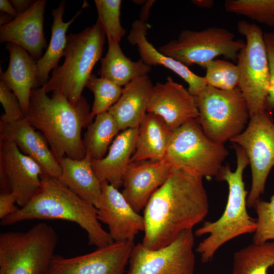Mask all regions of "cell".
<instances>
[{"label": "cell", "instance_id": "obj_1", "mask_svg": "<svg viewBox=\"0 0 274 274\" xmlns=\"http://www.w3.org/2000/svg\"><path fill=\"white\" fill-rule=\"evenodd\" d=\"M209 208L203 179L173 168L144 209L142 244L151 250L169 245L183 231L192 230L201 222Z\"/></svg>", "mask_w": 274, "mask_h": 274}, {"label": "cell", "instance_id": "obj_2", "mask_svg": "<svg viewBox=\"0 0 274 274\" xmlns=\"http://www.w3.org/2000/svg\"><path fill=\"white\" fill-rule=\"evenodd\" d=\"M52 93L49 96L43 86L33 89L24 119L43 134L58 162L64 157L83 159L82 129L93 119L89 105L83 96L73 105L62 94Z\"/></svg>", "mask_w": 274, "mask_h": 274}, {"label": "cell", "instance_id": "obj_3", "mask_svg": "<svg viewBox=\"0 0 274 274\" xmlns=\"http://www.w3.org/2000/svg\"><path fill=\"white\" fill-rule=\"evenodd\" d=\"M41 186L32 199L14 213L1 220L3 226L29 220H63L77 223L87 233L88 244L101 248L114 242L102 227L96 207L83 199L58 179L44 172Z\"/></svg>", "mask_w": 274, "mask_h": 274}, {"label": "cell", "instance_id": "obj_4", "mask_svg": "<svg viewBox=\"0 0 274 274\" xmlns=\"http://www.w3.org/2000/svg\"><path fill=\"white\" fill-rule=\"evenodd\" d=\"M234 145L236 156V167L232 171L229 165L223 166L216 178L226 182L228 186L227 204L222 216L214 222H205L194 232L197 236H208L197 246L196 251L200 255L201 261L211 260L217 251L227 242L238 236L254 233L256 220L247 212L246 191L243 180L244 171L249 165L244 150Z\"/></svg>", "mask_w": 274, "mask_h": 274}, {"label": "cell", "instance_id": "obj_5", "mask_svg": "<svg viewBox=\"0 0 274 274\" xmlns=\"http://www.w3.org/2000/svg\"><path fill=\"white\" fill-rule=\"evenodd\" d=\"M106 36L97 20L79 33L68 34L64 62L53 70L43 86L46 92H58L72 104H76L93 68L101 58Z\"/></svg>", "mask_w": 274, "mask_h": 274}, {"label": "cell", "instance_id": "obj_6", "mask_svg": "<svg viewBox=\"0 0 274 274\" xmlns=\"http://www.w3.org/2000/svg\"><path fill=\"white\" fill-rule=\"evenodd\" d=\"M58 242L56 231L45 223L1 233L0 274H46Z\"/></svg>", "mask_w": 274, "mask_h": 274}, {"label": "cell", "instance_id": "obj_7", "mask_svg": "<svg viewBox=\"0 0 274 274\" xmlns=\"http://www.w3.org/2000/svg\"><path fill=\"white\" fill-rule=\"evenodd\" d=\"M228 154L224 144L209 138L194 119L172 131L164 158L173 168L211 179L217 177Z\"/></svg>", "mask_w": 274, "mask_h": 274}, {"label": "cell", "instance_id": "obj_8", "mask_svg": "<svg viewBox=\"0 0 274 274\" xmlns=\"http://www.w3.org/2000/svg\"><path fill=\"white\" fill-rule=\"evenodd\" d=\"M198 122L206 135L224 144L242 133L250 119L248 107L239 88L224 90L207 85L194 96Z\"/></svg>", "mask_w": 274, "mask_h": 274}, {"label": "cell", "instance_id": "obj_9", "mask_svg": "<svg viewBox=\"0 0 274 274\" xmlns=\"http://www.w3.org/2000/svg\"><path fill=\"white\" fill-rule=\"evenodd\" d=\"M238 32L245 37L246 45L239 52L238 87L247 102L250 117L266 111L269 87V71L264 33L258 25L239 21Z\"/></svg>", "mask_w": 274, "mask_h": 274}, {"label": "cell", "instance_id": "obj_10", "mask_svg": "<svg viewBox=\"0 0 274 274\" xmlns=\"http://www.w3.org/2000/svg\"><path fill=\"white\" fill-rule=\"evenodd\" d=\"M228 29L211 26L201 30H183L178 38L160 46L162 54L188 67L197 64L204 68L209 61L220 56L237 61L246 45Z\"/></svg>", "mask_w": 274, "mask_h": 274}, {"label": "cell", "instance_id": "obj_11", "mask_svg": "<svg viewBox=\"0 0 274 274\" xmlns=\"http://www.w3.org/2000/svg\"><path fill=\"white\" fill-rule=\"evenodd\" d=\"M242 148L247 156L252 182L247 204L253 208L264 193L268 174L274 166V122L266 111L250 117L244 130L230 141Z\"/></svg>", "mask_w": 274, "mask_h": 274}, {"label": "cell", "instance_id": "obj_12", "mask_svg": "<svg viewBox=\"0 0 274 274\" xmlns=\"http://www.w3.org/2000/svg\"><path fill=\"white\" fill-rule=\"evenodd\" d=\"M193 230L183 231L169 245L156 249L134 245L126 274H194L195 256Z\"/></svg>", "mask_w": 274, "mask_h": 274}, {"label": "cell", "instance_id": "obj_13", "mask_svg": "<svg viewBox=\"0 0 274 274\" xmlns=\"http://www.w3.org/2000/svg\"><path fill=\"white\" fill-rule=\"evenodd\" d=\"M43 172L41 167L15 143L0 140L1 192L13 193L20 208L25 206L39 189Z\"/></svg>", "mask_w": 274, "mask_h": 274}, {"label": "cell", "instance_id": "obj_14", "mask_svg": "<svg viewBox=\"0 0 274 274\" xmlns=\"http://www.w3.org/2000/svg\"><path fill=\"white\" fill-rule=\"evenodd\" d=\"M134 245L133 241L114 242L74 257L55 255L46 274H125Z\"/></svg>", "mask_w": 274, "mask_h": 274}, {"label": "cell", "instance_id": "obj_15", "mask_svg": "<svg viewBox=\"0 0 274 274\" xmlns=\"http://www.w3.org/2000/svg\"><path fill=\"white\" fill-rule=\"evenodd\" d=\"M101 184V195L97 208L99 222L108 225L114 242L133 241L140 231H144L143 216L135 212L116 188L108 182Z\"/></svg>", "mask_w": 274, "mask_h": 274}, {"label": "cell", "instance_id": "obj_16", "mask_svg": "<svg viewBox=\"0 0 274 274\" xmlns=\"http://www.w3.org/2000/svg\"><path fill=\"white\" fill-rule=\"evenodd\" d=\"M147 112L160 116L172 131L198 117L194 96L170 76L154 85Z\"/></svg>", "mask_w": 274, "mask_h": 274}, {"label": "cell", "instance_id": "obj_17", "mask_svg": "<svg viewBox=\"0 0 274 274\" xmlns=\"http://www.w3.org/2000/svg\"><path fill=\"white\" fill-rule=\"evenodd\" d=\"M173 167L164 159L131 162L123 180L122 193L139 213L165 182Z\"/></svg>", "mask_w": 274, "mask_h": 274}, {"label": "cell", "instance_id": "obj_18", "mask_svg": "<svg viewBox=\"0 0 274 274\" xmlns=\"http://www.w3.org/2000/svg\"><path fill=\"white\" fill-rule=\"evenodd\" d=\"M47 1L37 0L25 11L0 27V42L17 45L37 61L41 59L47 43L44 32Z\"/></svg>", "mask_w": 274, "mask_h": 274}, {"label": "cell", "instance_id": "obj_19", "mask_svg": "<svg viewBox=\"0 0 274 274\" xmlns=\"http://www.w3.org/2000/svg\"><path fill=\"white\" fill-rule=\"evenodd\" d=\"M0 140L15 143L23 154L34 160L45 173L57 179L60 176L59 162L46 139L24 118L10 124L0 123Z\"/></svg>", "mask_w": 274, "mask_h": 274}, {"label": "cell", "instance_id": "obj_20", "mask_svg": "<svg viewBox=\"0 0 274 274\" xmlns=\"http://www.w3.org/2000/svg\"><path fill=\"white\" fill-rule=\"evenodd\" d=\"M6 48L9 52V62L5 72L1 69V81L16 95L25 116L31 91L42 87L38 78L37 61L17 45L7 43Z\"/></svg>", "mask_w": 274, "mask_h": 274}, {"label": "cell", "instance_id": "obj_21", "mask_svg": "<svg viewBox=\"0 0 274 274\" xmlns=\"http://www.w3.org/2000/svg\"><path fill=\"white\" fill-rule=\"evenodd\" d=\"M146 20L141 18L133 22L127 38L129 42L137 46L141 59L145 64L150 66L161 65L174 72L188 84L189 92L196 96L207 86L204 77L195 74L187 66L157 50L147 40Z\"/></svg>", "mask_w": 274, "mask_h": 274}, {"label": "cell", "instance_id": "obj_22", "mask_svg": "<svg viewBox=\"0 0 274 274\" xmlns=\"http://www.w3.org/2000/svg\"><path fill=\"white\" fill-rule=\"evenodd\" d=\"M139 127L123 130L115 138L106 156L91 160V167L100 183L106 181L119 189L130 163Z\"/></svg>", "mask_w": 274, "mask_h": 274}, {"label": "cell", "instance_id": "obj_23", "mask_svg": "<svg viewBox=\"0 0 274 274\" xmlns=\"http://www.w3.org/2000/svg\"><path fill=\"white\" fill-rule=\"evenodd\" d=\"M153 87L148 75L135 78L124 86L119 99L108 111L120 130L139 126L147 113Z\"/></svg>", "mask_w": 274, "mask_h": 274}, {"label": "cell", "instance_id": "obj_24", "mask_svg": "<svg viewBox=\"0 0 274 274\" xmlns=\"http://www.w3.org/2000/svg\"><path fill=\"white\" fill-rule=\"evenodd\" d=\"M172 133L160 116L147 112L139 126L130 163L163 159Z\"/></svg>", "mask_w": 274, "mask_h": 274}, {"label": "cell", "instance_id": "obj_25", "mask_svg": "<svg viewBox=\"0 0 274 274\" xmlns=\"http://www.w3.org/2000/svg\"><path fill=\"white\" fill-rule=\"evenodd\" d=\"M91 160L87 155L81 159L62 158L59 162L61 173L58 180L97 209L101 195V184L93 172Z\"/></svg>", "mask_w": 274, "mask_h": 274}, {"label": "cell", "instance_id": "obj_26", "mask_svg": "<svg viewBox=\"0 0 274 274\" xmlns=\"http://www.w3.org/2000/svg\"><path fill=\"white\" fill-rule=\"evenodd\" d=\"M65 3L61 1L58 7L52 11L53 21L51 26V37L47 50L37 61V75L42 86L49 80V73L58 66L61 58L63 56L67 45V30L71 24L81 13L79 11L68 22L62 20Z\"/></svg>", "mask_w": 274, "mask_h": 274}, {"label": "cell", "instance_id": "obj_27", "mask_svg": "<svg viewBox=\"0 0 274 274\" xmlns=\"http://www.w3.org/2000/svg\"><path fill=\"white\" fill-rule=\"evenodd\" d=\"M108 52L101 60L98 72L100 77L122 87L135 78L148 75L151 66L141 59L132 61L123 53L119 43L111 38H108Z\"/></svg>", "mask_w": 274, "mask_h": 274}, {"label": "cell", "instance_id": "obj_28", "mask_svg": "<svg viewBox=\"0 0 274 274\" xmlns=\"http://www.w3.org/2000/svg\"><path fill=\"white\" fill-rule=\"evenodd\" d=\"M120 129L113 116L106 112L95 116L83 140L86 154L92 159L105 157Z\"/></svg>", "mask_w": 274, "mask_h": 274}, {"label": "cell", "instance_id": "obj_29", "mask_svg": "<svg viewBox=\"0 0 274 274\" xmlns=\"http://www.w3.org/2000/svg\"><path fill=\"white\" fill-rule=\"evenodd\" d=\"M274 265V240L252 243L233 255L231 274H267Z\"/></svg>", "mask_w": 274, "mask_h": 274}, {"label": "cell", "instance_id": "obj_30", "mask_svg": "<svg viewBox=\"0 0 274 274\" xmlns=\"http://www.w3.org/2000/svg\"><path fill=\"white\" fill-rule=\"evenodd\" d=\"M86 87L94 94V101L91 111L93 118L100 113L108 112L119 99L123 88L113 81L91 74Z\"/></svg>", "mask_w": 274, "mask_h": 274}, {"label": "cell", "instance_id": "obj_31", "mask_svg": "<svg viewBox=\"0 0 274 274\" xmlns=\"http://www.w3.org/2000/svg\"><path fill=\"white\" fill-rule=\"evenodd\" d=\"M225 10L274 27V0H227Z\"/></svg>", "mask_w": 274, "mask_h": 274}, {"label": "cell", "instance_id": "obj_32", "mask_svg": "<svg viewBox=\"0 0 274 274\" xmlns=\"http://www.w3.org/2000/svg\"><path fill=\"white\" fill-rule=\"evenodd\" d=\"M204 69L207 85L224 90L238 87L239 72L237 64L215 59L208 62Z\"/></svg>", "mask_w": 274, "mask_h": 274}, {"label": "cell", "instance_id": "obj_33", "mask_svg": "<svg viewBox=\"0 0 274 274\" xmlns=\"http://www.w3.org/2000/svg\"><path fill=\"white\" fill-rule=\"evenodd\" d=\"M98 13L97 20L107 37L120 43L126 30L120 22L121 0H95Z\"/></svg>", "mask_w": 274, "mask_h": 274}, {"label": "cell", "instance_id": "obj_34", "mask_svg": "<svg viewBox=\"0 0 274 274\" xmlns=\"http://www.w3.org/2000/svg\"><path fill=\"white\" fill-rule=\"evenodd\" d=\"M257 214V227L253 243L257 244L274 240V194L269 201L259 199L253 207Z\"/></svg>", "mask_w": 274, "mask_h": 274}, {"label": "cell", "instance_id": "obj_35", "mask_svg": "<svg viewBox=\"0 0 274 274\" xmlns=\"http://www.w3.org/2000/svg\"><path fill=\"white\" fill-rule=\"evenodd\" d=\"M0 101L5 111L1 116L0 123L10 124L24 118L16 95L2 81H0Z\"/></svg>", "mask_w": 274, "mask_h": 274}, {"label": "cell", "instance_id": "obj_36", "mask_svg": "<svg viewBox=\"0 0 274 274\" xmlns=\"http://www.w3.org/2000/svg\"><path fill=\"white\" fill-rule=\"evenodd\" d=\"M269 71V87L267 103L274 108V32L264 33Z\"/></svg>", "mask_w": 274, "mask_h": 274}, {"label": "cell", "instance_id": "obj_37", "mask_svg": "<svg viewBox=\"0 0 274 274\" xmlns=\"http://www.w3.org/2000/svg\"><path fill=\"white\" fill-rule=\"evenodd\" d=\"M15 195L12 192H1L0 194V219L16 212L19 208L15 206L16 203Z\"/></svg>", "mask_w": 274, "mask_h": 274}, {"label": "cell", "instance_id": "obj_38", "mask_svg": "<svg viewBox=\"0 0 274 274\" xmlns=\"http://www.w3.org/2000/svg\"><path fill=\"white\" fill-rule=\"evenodd\" d=\"M10 2L18 14L27 10L35 2L31 0H11Z\"/></svg>", "mask_w": 274, "mask_h": 274}, {"label": "cell", "instance_id": "obj_39", "mask_svg": "<svg viewBox=\"0 0 274 274\" xmlns=\"http://www.w3.org/2000/svg\"><path fill=\"white\" fill-rule=\"evenodd\" d=\"M0 10L1 12L9 14L14 18L18 15L16 10L10 2L8 0H0Z\"/></svg>", "mask_w": 274, "mask_h": 274}, {"label": "cell", "instance_id": "obj_40", "mask_svg": "<svg viewBox=\"0 0 274 274\" xmlns=\"http://www.w3.org/2000/svg\"><path fill=\"white\" fill-rule=\"evenodd\" d=\"M191 2L197 7L202 9H210L215 3L213 0H193Z\"/></svg>", "mask_w": 274, "mask_h": 274}, {"label": "cell", "instance_id": "obj_41", "mask_svg": "<svg viewBox=\"0 0 274 274\" xmlns=\"http://www.w3.org/2000/svg\"><path fill=\"white\" fill-rule=\"evenodd\" d=\"M14 17L11 16V15L7 14L5 13H1L0 16V24L1 26L5 25L10 22H11Z\"/></svg>", "mask_w": 274, "mask_h": 274}]
</instances>
